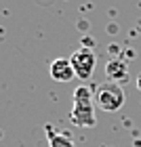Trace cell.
Masks as SVG:
<instances>
[{
    "mask_svg": "<svg viewBox=\"0 0 141 147\" xmlns=\"http://www.w3.org/2000/svg\"><path fill=\"white\" fill-rule=\"evenodd\" d=\"M93 101H95V95L86 84H80L76 90H74L72 97V113L70 120L80 128H91V126L97 124L95 118V107H93Z\"/></svg>",
    "mask_w": 141,
    "mask_h": 147,
    "instance_id": "1",
    "label": "cell"
},
{
    "mask_svg": "<svg viewBox=\"0 0 141 147\" xmlns=\"http://www.w3.org/2000/svg\"><path fill=\"white\" fill-rule=\"evenodd\" d=\"M124 101H126V97H124L122 86L118 82H112V80L99 84L95 90V103L103 111H118L124 105Z\"/></svg>",
    "mask_w": 141,
    "mask_h": 147,
    "instance_id": "2",
    "label": "cell"
},
{
    "mask_svg": "<svg viewBox=\"0 0 141 147\" xmlns=\"http://www.w3.org/2000/svg\"><path fill=\"white\" fill-rule=\"evenodd\" d=\"M70 61H72L74 71H76V78L89 80V78L93 76V71H95L97 57H95V53H93L91 49H78V51L72 53Z\"/></svg>",
    "mask_w": 141,
    "mask_h": 147,
    "instance_id": "3",
    "label": "cell"
},
{
    "mask_svg": "<svg viewBox=\"0 0 141 147\" xmlns=\"http://www.w3.org/2000/svg\"><path fill=\"white\" fill-rule=\"evenodd\" d=\"M49 74L57 82H70L72 78H76V71L72 67L70 59H55V61L51 63V67H49Z\"/></svg>",
    "mask_w": 141,
    "mask_h": 147,
    "instance_id": "4",
    "label": "cell"
},
{
    "mask_svg": "<svg viewBox=\"0 0 141 147\" xmlns=\"http://www.w3.org/2000/svg\"><path fill=\"white\" fill-rule=\"evenodd\" d=\"M46 132H49V147H74V141L68 132H61V130L53 132L51 126H46Z\"/></svg>",
    "mask_w": 141,
    "mask_h": 147,
    "instance_id": "5",
    "label": "cell"
},
{
    "mask_svg": "<svg viewBox=\"0 0 141 147\" xmlns=\"http://www.w3.org/2000/svg\"><path fill=\"white\" fill-rule=\"evenodd\" d=\"M107 74H110L112 82L124 80L126 78V63L122 61V59H112V61L107 63Z\"/></svg>",
    "mask_w": 141,
    "mask_h": 147,
    "instance_id": "6",
    "label": "cell"
},
{
    "mask_svg": "<svg viewBox=\"0 0 141 147\" xmlns=\"http://www.w3.org/2000/svg\"><path fill=\"white\" fill-rule=\"evenodd\" d=\"M137 86H139V90H141V76H139V80H137Z\"/></svg>",
    "mask_w": 141,
    "mask_h": 147,
    "instance_id": "7",
    "label": "cell"
}]
</instances>
